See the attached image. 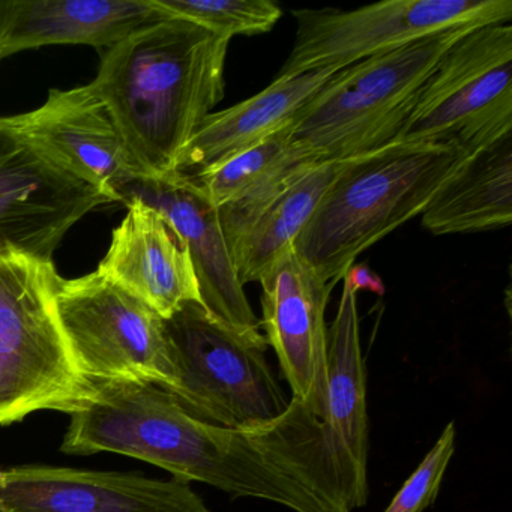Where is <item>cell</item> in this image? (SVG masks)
<instances>
[{
  "instance_id": "7c38bea8",
  "label": "cell",
  "mask_w": 512,
  "mask_h": 512,
  "mask_svg": "<svg viewBox=\"0 0 512 512\" xmlns=\"http://www.w3.org/2000/svg\"><path fill=\"white\" fill-rule=\"evenodd\" d=\"M8 121L109 203L119 202L121 191L143 178L109 107L91 83L70 91L53 89L43 106Z\"/></svg>"
},
{
  "instance_id": "603a6c76",
  "label": "cell",
  "mask_w": 512,
  "mask_h": 512,
  "mask_svg": "<svg viewBox=\"0 0 512 512\" xmlns=\"http://www.w3.org/2000/svg\"><path fill=\"white\" fill-rule=\"evenodd\" d=\"M350 286L359 292V290H370V292L377 293L382 296L385 293V286L383 281L380 280L379 275L374 274L368 266L353 265L352 268L344 275Z\"/></svg>"
},
{
  "instance_id": "8fae6325",
  "label": "cell",
  "mask_w": 512,
  "mask_h": 512,
  "mask_svg": "<svg viewBox=\"0 0 512 512\" xmlns=\"http://www.w3.org/2000/svg\"><path fill=\"white\" fill-rule=\"evenodd\" d=\"M0 512H211L181 479L55 466L0 467Z\"/></svg>"
},
{
  "instance_id": "2e32d148",
  "label": "cell",
  "mask_w": 512,
  "mask_h": 512,
  "mask_svg": "<svg viewBox=\"0 0 512 512\" xmlns=\"http://www.w3.org/2000/svg\"><path fill=\"white\" fill-rule=\"evenodd\" d=\"M164 19L154 0H0V61L56 44L110 49Z\"/></svg>"
},
{
  "instance_id": "9c48e42d",
  "label": "cell",
  "mask_w": 512,
  "mask_h": 512,
  "mask_svg": "<svg viewBox=\"0 0 512 512\" xmlns=\"http://www.w3.org/2000/svg\"><path fill=\"white\" fill-rule=\"evenodd\" d=\"M109 200L0 118V259L53 260L74 224Z\"/></svg>"
},
{
  "instance_id": "8992f818",
  "label": "cell",
  "mask_w": 512,
  "mask_h": 512,
  "mask_svg": "<svg viewBox=\"0 0 512 512\" xmlns=\"http://www.w3.org/2000/svg\"><path fill=\"white\" fill-rule=\"evenodd\" d=\"M512 130V26H479L437 62L394 143L472 151Z\"/></svg>"
},
{
  "instance_id": "5bb4252c",
  "label": "cell",
  "mask_w": 512,
  "mask_h": 512,
  "mask_svg": "<svg viewBox=\"0 0 512 512\" xmlns=\"http://www.w3.org/2000/svg\"><path fill=\"white\" fill-rule=\"evenodd\" d=\"M127 217L97 271L136 296L164 320L199 302V283L187 245L166 218L142 200L124 203Z\"/></svg>"
},
{
  "instance_id": "277c9868",
  "label": "cell",
  "mask_w": 512,
  "mask_h": 512,
  "mask_svg": "<svg viewBox=\"0 0 512 512\" xmlns=\"http://www.w3.org/2000/svg\"><path fill=\"white\" fill-rule=\"evenodd\" d=\"M61 280L53 260L0 259V425L38 410L73 415L95 398L56 316Z\"/></svg>"
},
{
  "instance_id": "7402d4cb",
  "label": "cell",
  "mask_w": 512,
  "mask_h": 512,
  "mask_svg": "<svg viewBox=\"0 0 512 512\" xmlns=\"http://www.w3.org/2000/svg\"><path fill=\"white\" fill-rule=\"evenodd\" d=\"M455 437L457 431L452 421L383 512H422L436 502L443 476L455 452Z\"/></svg>"
},
{
  "instance_id": "9a60e30c",
  "label": "cell",
  "mask_w": 512,
  "mask_h": 512,
  "mask_svg": "<svg viewBox=\"0 0 512 512\" xmlns=\"http://www.w3.org/2000/svg\"><path fill=\"white\" fill-rule=\"evenodd\" d=\"M347 161L349 158L317 161L254 202L217 208L242 286L259 283L275 260L293 247Z\"/></svg>"
},
{
  "instance_id": "4fadbf2b",
  "label": "cell",
  "mask_w": 512,
  "mask_h": 512,
  "mask_svg": "<svg viewBox=\"0 0 512 512\" xmlns=\"http://www.w3.org/2000/svg\"><path fill=\"white\" fill-rule=\"evenodd\" d=\"M130 199L160 212L181 236L196 271L203 307L233 328L260 331L259 317L236 275L217 208L196 182L178 173L134 179L121 191L119 203Z\"/></svg>"
},
{
  "instance_id": "5b68a950",
  "label": "cell",
  "mask_w": 512,
  "mask_h": 512,
  "mask_svg": "<svg viewBox=\"0 0 512 512\" xmlns=\"http://www.w3.org/2000/svg\"><path fill=\"white\" fill-rule=\"evenodd\" d=\"M176 385L170 394L194 418L221 427L272 421L287 400L266 361L268 341L188 302L164 320Z\"/></svg>"
},
{
  "instance_id": "3957f363",
  "label": "cell",
  "mask_w": 512,
  "mask_h": 512,
  "mask_svg": "<svg viewBox=\"0 0 512 512\" xmlns=\"http://www.w3.org/2000/svg\"><path fill=\"white\" fill-rule=\"evenodd\" d=\"M475 28L461 26L344 67L293 119V140L319 160L391 145L437 62Z\"/></svg>"
},
{
  "instance_id": "44dd1931",
  "label": "cell",
  "mask_w": 512,
  "mask_h": 512,
  "mask_svg": "<svg viewBox=\"0 0 512 512\" xmlns=\"http://www.w3.org/2000/svg\"><path fill=\"white\" fill-rule=\"evenodd\" d=\"M169 17L187 20L212 34L232 40L238 35L272 31L281 8L268 0H154Z\"/></svg>"
},
{
  "instance_id": "52a82bcc",
  "label": "cell",
  "mask_w": 512,
  "mask_h": 512,
  "mask_svg": "<svg viewBox=\"0 0 512 512\" xmlns=\"http://www.w3.org/2000/svg\"><path fill=\"white\" fill-rule=\"evenodd\" d=\"M55 310L74 364L92 385L175 388L163 317L106 275L95 271L76 280L62 278Z\"/></svg>"
},
{
  "instance_id": "ffe728a7",
  "label": "cell",
  "mask_w": 512,
  "mask_h": 512,
  "mask_svg": "<svg viewBox=\"0 0 512 512\" xmlns=\"http://www.w3.org/2000/svg\"><path fill=\"white\" fill-rule=\"evenodd\" d=\"M292 127L293 122L214 169L187 178L215 208L254 202L304 167L323 161L293 140Z\"/></svg>"
},
{
  "instance_id": "ac0fdd59",
  "label": "cell",
  "mask_w": 512,
  "mask_h": 512,
  "mask_svg": "<svg viewBox=\"0 0 512 512\" xmlns=\"http://www.w3.org/2000/svg\"><path fill=\"white\" fill-rule=\"evenodd\" d=\"M343 280L337 314L328 329V416L323 424L361 508L368 500L367 373L358 292Z\"/></svg>"
},
{
  "instance_id": "e0dca14e",
  "label": "cell",
  "mask_w": 512,
  "mask_h": 512,
  "mask_svg": "<svg viewBox=\"0 0 512 512\" xmlns=\"http://www.w3.org/2000/svg\"><path fill=\"white\" fill-rule=\"evenodd\" d=\"M343 68L275 77L248 100L206 116L179 154L173 173L194 176L259 145L292 124L305 104Z\"/></svg>"
},
{
  "instance_id": "d6986e66",
  "label": "cell",
  "mask_w": 512,
  "mask_h": 512,
  "mask_svg": "<svg viewBox=\"0 0 512 512\" xmlns=\"http://www.w3.org/2000/svg\"><path fill=\"white\" fill-rule=\"evenodd\" d=\"M433 235L484 232L512 221V130L467 151L421 214Z\"/></svg>"
},
{
  "instance_id": "7a4b0ae2",
  "label": "cell",
  "mask_w": 512,
  "mask_h": 512,
  "mask_svg": "<svg viewBox=\"0 0 512 512\" xmlns=\"http://www.w3.org/2000/svg\"><path fill=\"white\" fill-rule=\"evenodd\" d=\"M464 154L451 143H391L349 158L293 248L337 286L365 250L424 212Z\"/></svg>"
},
{
  "instance_id": "30bf717a",
  "label": "cell",
  "mask_w": 512,
  "mask_h": 512,
  "mask_svg": "<svg viewBox=\"0 0 512 512\" xmlns=\"http://www.w3.org/2000/svg\"><path fill=\"white\" fill-rule=\"evenodd\" d=\"M263 319L292 397L320 421L328 416V326L332 284L290 247L260 278Z\"/></svg>"
},
{
  "instance_id": "6da1fadb",
  "label": "cell",
  "mask_w": 512,
  "mask_h": 512,
  "mask_svg": "<svg viewBox=\"0 0 512 512\" xmlns=\"http://www.w3.org/2000/svg\"><path fill=\"white\" fill-rule=\"evenodd\" d=\"M229 44L169 17L107 49L91 86L109 107L143 178L172 175L194 131L223 100Z\"/></svg>"
},
{
  "instance_id": "ba28073f",
  "label": "cell",
  "mask_w": 512,
  "mask_h": 512,
  "mask_svg": "<svg viewBox=\"0 0 512 512\" xmlns=\"http://www.w3.org/2000/svg\"><path fill=\"white\" fill-rule=\"evenodd\" d=\"M298 31L277 77L344 68L461 26L511 23V0H386L352 11H293Z\"/></svg>"
}]
</instances>
